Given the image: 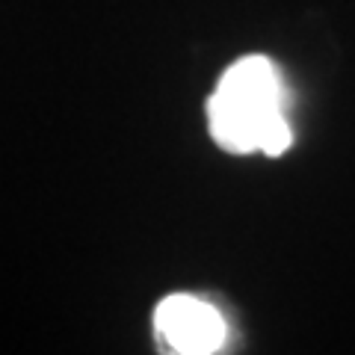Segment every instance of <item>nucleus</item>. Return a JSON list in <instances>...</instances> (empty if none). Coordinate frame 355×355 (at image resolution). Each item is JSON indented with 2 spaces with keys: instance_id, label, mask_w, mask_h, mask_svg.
Returning <instances> with one entry per match:
<instances>
[{
  "instance_id": "nucleus-2",
  "label": "nucleus",
  "mask_w": 355,
  "mask_h": 355,
  "mask_svg": "<svg viewBox=\"0 0 355 355\" xmlns=\"http://www.w3.org/2000/svg\"><path fill=\"white\" fill-rule=\"evenodd\" d=\"M154 329L166 349L181 355H210L225 343V320L205 299L175 293L166 296L154 311Z\"/></svg>"
},
{
  "instance_id": "nucleus-1",
  "label": "nucleus",
  "mask_w": 355,
  "mask_h": 355,
  "mask_svg": "<svg viewBox=\"0 0 355 355\" xmlns=\"http://www.w3.org/2000/svg\"><path fill=\"white\" fill-rule=\"evenodd\" d=\"M207 125L216 146L231 154L279 157L291 148L293 130L284 116V83L275 62L252 53L231 65L207 98Z\"/></svg>"
}]
</instances>
